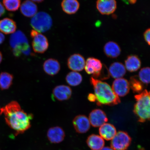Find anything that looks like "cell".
<instances>
[{
    "instance_id": "cell-1",
    "label": "cell",
    "mask_w": 150,
    "mask_h": 150,
    "mask_svg": "<svg viewBox=\"0 0 150 150\" xmlns=\"http://www.w3.org/2000/svg\"><path fill=\"white\" fill-rule=\"evenodd\" d=\"M0 114L4 115L6 123L14 131L16 136L23 134L31 127L33 114L24 112L16 101H12L1 108Z\"/></svg>"
},
{
    "instance_id": "cell-2",
    "label": "cell",
    "mask_w": 150,
    "mask_h": 150,
    "mask_svg": "<svg viewBox=\"0 0 150 150\" xmlns=\"http://www.w3.org/2000/svg\"><path fill=\"white\" fill-rule=\"evenodd\" d=\"M90 81L93 88L98 105L113 106L120 103L119 97L114 93L109 84L93 77Z\"/></svg>"
},
{
    "instance_id": "cell-3",
    "label": "cell",
    "mask_w": 150,
    "mask_h": 150,
    "mask_svg": "<svg viewBox=\"0 0 150 150\" xmlns=\"http://www.w3.org/2000/svg\"><path fill=\"white\" fill-rule=\"evenodd\" d=\"M136 103L134 108V113L138 121L144 122L150 120V91L144 90L141 93L135 96Z\"/></svg>"
},
{
    "instance_id": "cell-4",
    "label": "cell",
    "mask_w": 150,
    "mask_h": 150,
    "mask_svg": "<svg viewBox=\"0 0 150 150\" xmlns=\"http://www.w3.org/2000/svg\"><path fill=\"white\" fill-rule=\"evenodd\" d=\"M52 24L51 17L44 12L37 13L31 21L32 27L39 33H44L48 31L51 28Z\"/></svg>"
},
{
    "instance_id": "cell-5",
    "label": "cell",
    "mask_w": 150,
    "mask_h": 150,
    "mask_svg": "<svg viewBox=\"0 0 150 150\" xmlns=\"http://www.w3.org/2000/svg\"><path fill=\"white\" fill-rule=\"evenodd\" d=\"M132 139L128 133L119 131L112 140L110 146L114 150H127L131 145Z\"/></svg>"
},
{
    "instance_id": "cell-6",
    "label": "cell",
    "mask_w": 150,
    "mask_h": 150,
    "mask_svg": "<svg viewBox=\"0 0 150 150\" xmlns=\"http://www.w3.org/2000/svg\"><path fill=\"white\" fill-rule=\"evenodd\" d=\"M84 69L88 74L92 75L94 78H100L103 72V65L99 59L94 57H89L86 62Z\"/></svg>"
},
{
    "instance_id": "cell-7",
    "label": "cell",
    "mask_w": 150,
    "mask_h": 150,
    "mask_svg": "<svg viewBox=\"0 0 150 150\" xmlns=\"http://www.w3.org/2000/svg\"><path fill=\"white\" fill-rule=\"evenodd\" d=\"M72 90L69 86L60 85L56 86L52 91V98L53 100L63 101L68 100L72 95Z\"/></svg>"
},
{
    "instance_id": "cell-8",
    "label": "cell",
    "mask_w": 150,
    "mask_h": 150,
    "mask_svg": "<svg viewBox=\"0 0 150 150\" xmlns=\"http://www.w3.org/2000/svg\"><path fill=\"white\" fill-rule=\"evenodd\" d=\"M112 88L118 97L125 96L130 91L129 82L123 78L115 79L112 84Z\"/></svg>"
},
{
    "instance_id": "cell-9",
    "label": "cell",
    "mask_w": 150,
    "mask_h": 150,
    "mask_svg": "<svg viewBox=\"0 0 150 150\" xmlns=\"http://www.w3.org/2000/svg\"><path fill=\"white\" fill-rule=\"evenodd\" d=\"M85 64V59L80 54H73L67 59V66L72 71L78 72L83 70Z\"/></svg>"
},
{
    "instance_id": "cell-10",
    "label": "cell",
    "mask_w": 150,
    "mask_h": 150,
    "mask_svg": "<svg viewBox=\"0 0 150 150\" xmlns=\"http://www.w3.org/2000/svg\"><path fill=\"white\" fill-rule=\"evenodd\" d=\"M89 120L92 126L100 127L108 121V118L104 111L99 109H96L90 112Z\"/></svg>"
},
{
    "instance_id": "cell-11",
    "label": "cell",
    "mask_w": 150,
    "mask_h": 150,
    "mask_svg": "<svg viewBox=\"0 0 150 150\" xmlns=\"http://www.w3.org/2000/svg\"><path fill=\"white\" fill-rule=\"evenodd\" d=\"M72 123L75 130L79 134L87 132L91 127V124L88 118L83 115L76 116L73 120Z\"/></svg>"
},
{
    "instance_id": "cell-12",
    "label": "cell",
    "mask_w": 150,
    "mask_h": 150,
    "mask_svg": "<svg viewBox=\"0 0 150 150\" xmlns=\"http://www.w3.org/2000/svg\"><path fill=\"white\" fill-rule=\"evenodd\" d=\"M96 7L100 14L109 15L117 9V2L116 0H97Z\"/></svg>"
},
{
    "instance_id": "cell-13",
    "label": "cell",
    "mask_w": 150,
    "mask_h": 150,
    "mask_svg": "<svg viewBox=\"0 0 150 150\" xmlns=\"http://www.w3.org/2000/svg\"><path fill=\"white\" fill-rule=\"evenodd\" d=\"M33 38L32 46L34 51L38 53H44L47 50L49 46L47 38L42 34L39 33Z\"/></svg>"
},
{
    "instance_id": "cell-14",
    "label": "cell",
    "mask_w": 150,
    "mask_h": 150,
    "mask_svg": "<svg viewBox=\"0 0 150 150\" xmlns=\"http://www.w3.org/2000/svg\"><path fill=\"white\" fill-rule=\"evenodd\" d=\"M47 136L51 143L58 144L64 139L65 134L64 131L62 127L56 126L50 127L48 129Z\"/></svg>"
},
{
    "instance_id": "cell-15",
    "label": "cell",
    "mask_w": 150,
    "mask_h": 150,
    "mask_svg": "<svg viewBox=\"0 0 150 150\" xmlns=\"http://www.w3.org/2000/svg\"><path fill=\"white\" fill-rule=\"evenodd\" d=\"M44 72L50 76H54L59 73L61 66L57 60L49 59L45 61L43 65Z\"/></svg>"
},
{
    "instance_id": "cell-16",
    "label": "cell",
    "mask_w": 150,
    "mask_h": 150,
    "mask_svg": "<svg viewBox=\"0 0 150 150\" xmlns=\"http://www.w3.org/2000/svg\"><path fill=\"white\" fill-rule=\"evenodd\" d=\"M109 74L112 77L115 79L122 78L126 73V69L123 64L115 62L110 66L108 70Z\"/></svg>"
},
{
    "instance_id": "cell-17",
    "label": "cell",
    "mask_w": 150,
    "mask_h": 150,
    "mask_svg": "<svg viewBox=\"0 0 150 150\" xmlns=\"http://www.w3.org/2000/svg\"><path fill=\"white\" fill-rule=\"evenodd\" d=\"M99 131L100 136L106 140H112L117 134L115 127L108 123H105L100 127Z\"/></svg>"
},
{
    "instance_id": "cell-18",
    "label": "cell",
    "mask_w": 150,
    "mask_h": 150,
    "mask_svg": "<svg viewBox=\"0 0 150 150\" xmlns=\"http://www.w3.org/2000/svg\"><path fill=\"white\" fill-rule=\"evenodd\" d=\"M104 51L108 57L114 59L120 55L121 49L117 43L110 41L106 43L105 45Z\"/></svg>"
},
{
    "instance_id": "cell-19",
    "label": "cell",
    "mask_w": 150,
    "mask_h": 150,
    "mask_svg": "<svg viewBox=\"0 0 150 150\" xmlns=\"http://www.w3.org/2000/svg\"><path fill=\"white\" fill-rule=\"evenodd\" d=\"M20 11L22 14L27 17H32L37 14V6L32 1L26 0L22 3L20 7Z\"/></svg>"
},
{
    "instance_id": "cell-20",
    "label": "cell",
    "mask_w": 150,
    "mask_h": 150,
    "mask_svg": "<svg viewBox=\"0 0 150 150\" xmlns=\"http://www.w3.org/2000/svg\"><path fill=\"white\" fill-rule=\"evenodd\" d=\"M86 142L92 150H101L105 145V142L100 136L92 134L88 137Z\"/></svg>"
},
{
    "instance_id": "cell-21",
    "label": "cell",
    "mask_w": 150,
    "mask_h": 150,
    "mask_svg": "<svg viewBox=\"0 0 150 150\" xmlns=\"http://www.w3.org/2000/svg\"><path fill=\"white\" fill-rule=\"evenodd\" d=\"M125 67L130 72L138 71L141 66V62L137 56L130 55L127 56L125 61Z\"/></svg>"
},
{
    "instance_id": "cell-22",
    "label": "cell",
    "mask_w": 150,
    "mask_h": 150,
    "mask_svg": "<svg viewBox=\"0 0 150 150\" xmlns=\"http://www.w3.org/2000/svg\"><path fill=\"white\" fill-rule=\"evenodd\" d=\"M61 6L64 12L71 15L77 12L79 8L80 4L77 0H63Z\"/></svg>"
},
{
    "instance_id": "cell-23",
    "label": "cell",
    "mask_w": 150,
    "mask_h": 150,
    "mask_svg": "<svg viewBox=\"0 0 150 150\" xmlns=\"http://www.w3.org/2000/svg\"><path fill=\"white\" fill-rule=\"evenodd\" d=\"M16 22L11 18H6L0 20V31L5 34H9L16 31Z\"/></svg>"
},
{
    "instance_id": "cell-24",
    "label": "cell",
    "mask_w": 150,
    "mask_h": 150,
    "mask_svg": "<svg viewBox=\"0 0 150 150\" xmlns=\"http://www.w3.org/2000/svg\"><path fill=\"white\" fill-rule=\"evenodd\" d=\"M26 43H28L27 38L21 31L18 30L11 35L9 44L12 49Z\"/></svg>"
},
{
    "instance_id": "cell-25",
    "label": "cell",
    "mask_w": 150,
    "mask_h": 150,
    "mask_svg": "<svg viewBox=\"0 0 150 150\" xmlns=\"http://www.w3.org/2000/svg\"><path fill=\"white\" fill-rule=\"evenodd\" d=\"M65 79L69 85L75 87L81 83L82 77L79 73L72 71L67 74Z\"/></svg>"
},
{
    "instance_id": "cell-26",
    "label": "cell",
    "mask_w": 150,
    "mask_h": 150,
    "mask_svg": "<svg viewBox=\"0 0 150 150\" xmlns=\"http://www.w3.org/2000/svg\"><path fill=\"white\" fill-rule=\"evenodd\" d=\"M13 76L6 72L0 74V89L2 90L8 89L12 84Z\"/></svg>"
},
{
    "instance_id": "cell-27",
    "label": "cell",
    "mask_w": 150,
    "mask_h": 150,
    "mask_svg": "<svg viewBox=\"0 0 150 150\" xmlns=\"http://www.w3.org/2000/svg\"><path fill=\"white\" fill-rule=\"evenodd\" d=\"M129 83L130 88L134 93H140L143 91V83L135 77H131Z\"/></svg>"
},
{
    "instance_id": "cell-28",
    "label": "cell",
    "mask_w": 150,
    "mask_h": 150,
    "mask_svg": "<svg viewBox=\"0 0 150 150\" xmlns=\"http://www.w3.org/2000/svg\"><path fill=\"white\" fill-rule=\"evenodd\" d=\"M139 78L143 84L150 83V67H145L141 69L139 73Z\"/></svg>"
},
{
    "instance_id": "cell-29",
    "label": "cell",
    "mask_w": 150,
    "mask_h": 150,
    "mask_svg": "<svg viewBox=\"0 0 150 150\" xmlns=\"http://www.w3.org/2000/svg\"><path fill=\"white\" fill-rule=\"evenodd\" d=\"M3 3L6 8L9 11L18 10L20 6V0H3Z\"/></svg>"
},
{
    "instance_id": "cell-30",
    "label": "cell",
    "mask_w": 150,
    "mask_h": 150,
    "mask_svg": "<svg viewBox=\"0 0 150 150\" xmlns=\"http://www.w3.org/2000/svg\"><path fill=\"white\" fill-rule=\"evenodd\" d=\"M144 37L146 42L150 46V28L146 30L144 32Z\"/></svg>"
},
{
    "instance_id": "cell-31",
    "label": "cell",
    "mask_w": 150,
    "mask_h": 150,
    "mask_svg": "<svg viewBox=\"0 0 150 150\" xmlns=\"http://www.w3.org/2000/svg\"><path fill=\"white\" fill-rule=\"evenodd\" d=\"M88 99L90 102H93L96 101V97L94 94L89 93L88 96Z\"/></svg>"
},
{
    "instance_id": "cell-32",
    "label": "cell",
    "mask_w": 150,
    "mask_h": 150,
    "mask_svg": "<svg viewBox=\"0 0 150 150\" xmlns=\"http://www.w3.org/2000/svg\"><path fill=\"white\" fill-rule=\"evenodd\" d=\"M5 13V9L4 7L2 4L0 2V17Z\"/></svg>"
},
{
    "instance_id": "cell-33",
    "label": "cell",
    "mask_w": 150,
    "mask_h": 150,
    "mask_svg": "<svg viewBox=\"0 0 150 150\" xmlns=\"http://www.w3.org/2000/svg\"><path fill=\"white\" fill-rule=\"evenodd\" d=\"M4 35L2 33H0V45L2 44L5 40Z\"/></svg>"
},
{
    "instance_id": "cell-34",
    "label": "cell",
    "mask_w": 150,
    "mask_h": 150,
    "mask_svg": "<svg viewBox=\"0 0 150 150\" xmlns=\"http://www.w3.org/2000/svg\"><path fill=\"white\" fill-rule=\"evenodd\" d=\"M128 3L131 4H134L137 2V0H127Z\"/></svg>"
},
{
    "instance_id": "cell-35",
    "label": "cell",
    "mask_w": 150,
    "mask_h": 150,
    "mask_svg": "<svg viewBox=\"0 0 150 150\" xmlns=\"http://www.w3.org/2000/svg\"><path fill=\"white\" fill-rule=\"evenodd\" d=\"M101 150H114L111 147H103Z\"/></svg>"
},
{
    "instance_id": "cell-36",
    "label": "cell",
    "mask_w": 150,
    "mask_h": 150,
    "mask_svg": "<svg viewBox=\"0 0 150 150\" xmlns=\"http://www.w3.org/2000/svg\"><path fill=\"white\" fill-rule=\"evenodd\" d=\"M32 1L37 3H40L44 1V0H32Z\"/></svg>"
},
{
    "instance_id": "cell-37",
    "label": "cell",
    "mask_w": 150,
    "mask_h": 150,
    "mask_svg": "<svg viewBox=\"0 0 150 150\" xmlns=\"http://www.w3.org/2000/svg\"><path fill=\"white\" fill-rule=\"evenodd\" d=\"M3 56L1 52H0V64L1 63L2 61Z\"/></svg>"
},
{
    "instance_id": "cell-38",
    "label": "cell",
    "mask_w": 150,
    "mask_h": 150,
    "mask_svg": "<svg viewBox=\"0 0 150 150\" xmlns=\"http://www.w3.org/2000/svg\"><path fill=\"white\" fill-rule=\"evenodd\" d=\"M125 3H128V2H127V0H122Z\"/></svg>"
}]
</instances>
